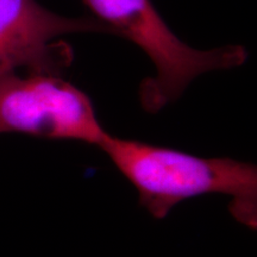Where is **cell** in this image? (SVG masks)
I'll use <instances>...</instances> for the list:
<instances>
[{
    "label": "cell",
    "instance_id": "6da1fadb",
    "mask_svg": "<svg viewBox=\"0 0 257 257\" xmlns=\"http://www.w3.org/2000/svg\"><path fill=\"white\" fill-rule=\"evenodd\" d=\"M99 148L134 186L140 205L155 219L166 218L181 201L221 194L231 199L229 211L234 219L257 230L255 163L200 157L110 134Z\"/></svg>",
    "mask_w": 257,
    "mask_h": 257
},
{
    "label": "cell",
    "instance_id": "7a4b0ae2",
    "mask_svg": "<svg viewBox=\"0 0 257 257\" xmlns=\"http://www.w3.org/2000/svg\"><path fill=\"white\" fill-rule=\"evenodd\" d=\"M100 21L141 48L152 60L155 76L140 88L141 104L156 113L176 100L197 76L211 70L242 66L248 53L243 47L212 50L191 48L170 31L150 0H85Z\"/></svg>",
    "mask_w": 257,
    "mask_h": 257
},
{
    "label": "cell",
    "instance_id": "3957f363",
    "mask_svg": "<svg viewBox=\"0 0 257 257\" xmlns=\"http://www.w3.org/2000/svg\"><path fill=\"white\" fill-rule=\"evenodd\" d=\"M100 147L108 133L85 93L57 74L12 73L0 79V134Z\"/></svg>",
    "mask_w": 257,
    "mask_h": 257
},
{
    "label": "cell",
    "instance_id": "277c9868",
    "mask_svg": "<svg viewBox=\"0 0 257 257\" xmlns=\"http://www.w3.org/2000/svg\"><path fill=\"white\" fill-rule=\"evenodd\" d=\"M75 32L114 34L100 19L64 17L36 0H0V79L21 69L60 75L73 55L59 38Z\"/></svg>",
    "mask_w": 257,
    "mask_h": 257
}]
</instances>
